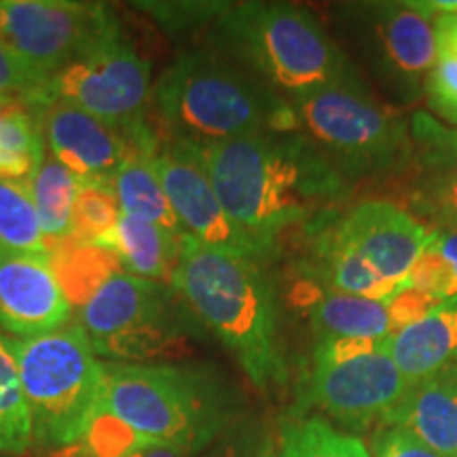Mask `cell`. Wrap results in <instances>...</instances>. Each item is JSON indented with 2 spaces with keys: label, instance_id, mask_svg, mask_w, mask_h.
Returning a JSON list of instances; mask_svg holds the SVG:
<instances>
[{
  "label": "cell",
  "instance_id": "16",
  "mask_svg": "<svg viewBox=\"0 0 457 457\" xmlns=\"http://www.w3.org/2000/svg\"><path fill=\"white\" fill-rule=\"evenodd\" d=\"M41 125L45 148L83 182L112 185L114 174L131 153L134 136L66 102L32 108Z\"/></svg>",
  "mask_w": 457,
  "mask_h": 457
},
{
  "label": "cell",
  "instance_id": "39",
  "mask_svg": "<svg viewBox=\"0 0 457 457\" xmlns=\"http://www.w3.org/2000/svg\"><path fill=\"white\" fill-rule=\"evenodd\" d=\"M256 457H278V455H276V451L271 449V445L265 441V445H262L261 451H259V455H256Z\"/></svg>",
  "mask_w": 457,
  "mask_h": 457
},
{
  "label": "cell",
  "instance_id": "25",
  "mask_svg": "<svg viewBox=\"0 0 457 457\" xmlns=\"http://www.w3.org/2000/svg\"><path fill=\"white\" fill-rule=\"evenodd\" d=\"M51 265L64 286L68 299L72 305L79 301V307L108 276L121 271L117 270V261L111 254L74 237L51 245Z\"/></svg>",
  "mask_w": 457,
  "mask_h": 457
},
{
  "label": "cell",
  "instance_id": "38",
  "mask_svg": "<svg viewBox=\"0 0 457 457\" xmlns=\"http://www.w3.org/2000/svg\"><path fill=\"white\" fill-rule=\"evenodd\" d=\"M129 457H193V455H187V453H182V451L163 447V445H148V447H142L140 451H136V453Z\"/></svg>",
  "mask_w": 457,
  "mask_h": 457
},
{
  "label": "cell",
  "instance_id": "35",
  "mask_svg": "<svg viewBox=\"0 0 457 457\" xmlns=\"http://www.w3.org/2000/svg\"><path fill=\"white\" fill-rule=\"evenodd\" d=\"M265 441H261L259 428L250 421L237 420L219 441L210 445L197 457H256Z\"/></svg>",
  "mask_w": 457,
  "mask_h": 457
},
{
  "label": "cell",
  "instance_id": "1",
  "mask_svg": "<svg viewBox=\"0 0 457 457\" xmlns=\"http://www.w3.org/2000/svg\"><path fill=\"white\" fill-rule=\"evenodd\" d=\"M195 153L228 216L273 248L290 228L327 225L350 195L347 176L299 129L261 131Z\"/></svg>",
  "mask_w": 457,
  "mask_h": 457
},
{
  "label": "cell",
  "instance_id": "27",
  "mask_svg": "<svg viewBox=\"0 0 457 457\" xmlns=\"http://www.w3.org/2000/svg\"><path fill=\"white\" fill-rule=\"evenodd\" d=\"M428 227H430V237L411 271L409 284L413 290H420L438 303L457 295V228L441 225Z\"/></svg>",
  "mask_w": 457,
  "mask_h": 457
},
{
  "label": "cell",
  "instance_id": "42",
  "mask_svg": "<svg viewBox=\"0 0 457 457\" xmlns=\"http://www.w3.org/2000/svg\"><path fill=\"white\" fill-rule=\"evenodd\" d=\"M455 457H457V455H455Z\"/></svg>",
  "mask_w": 457,
  "mask_h": 457
},
{
  "label": "cell",
  "instance_id": "2",
  "mask_svg": "<svg viewBox=\"0 0 457 457\" xmlns=\"http://www.w3.org/2000/svg\"><path fill=\"white\" fill-rule=\"evenodd\" d=\"M171 288L219 337L254 387L270 392L284 384L279 303L265 261L208 248L187 236Z\"/></svg>",
  "mask_w": 457,
  "mask_h": 457
},
{
  "label": "cell",
  "instance_id": "26",
  "mask_svg": "<svg viewBox=\"0 0 457 457\" xmlns=\"http://www.w3.org/2000/svg\"><path fill=\"white\" fill-rule=\"evenodd\" d=\"M45 155L38 119L17 104L0 121V179L28 182Z\"/></svg>",
  "mask_w": 457,
  "mask_h": 457
},
{
  "label": "cell",
  "instance_id": "29",
  "mask_svg": "<svg viewBox=\"0 0 457 457\" xmlns=\"http://www.w3.org/2000/svg\"><path fill=\"white\" fill-rule=\"evenodd\" d=\"M121 219V205L112 185L83 182L72 212V237L96 245L112 233Z\"/></svg>",
  "mask_w": 457,
  "mask_h": 457
},
{
  "label": "cell",
  "instance_id": "17",
  "mask_svg": "<svg viewBox=\"0 0 457 457\" xmlns=\"http://www.w3.org/2000/svg\"><path fill=\"white\" fill-rule=\"evenodd\" d=\"M390 356L411 386L457 364V295L438 301L390 339Z\"/></svg>",
  "mask_w": 457,
  "mask_h": 457
},
{
  "label": "cell",
  "instance_id": "32",
  "mask_svg": "<svg viewBox=\"0 0 457 457\" xmlns=\"http://www.w3.org/2000/svg\"><path fill=\"white\" fill-rule=\"evenodd\" d=\"M417 202L432 225L457 228V163L432 168L421 182Z\"/></svg>",
  "mask_w": 457,
  "mask_h": 457
},
{
  "label": "cell",
  "instance_id": "19",
  "mask_svg": "<svg viewBox=\"0 0 457 457\" xmlns=\"http://www.w3.org/2000/svg\"><path fill=\"white\" fill-rule=\"evenodd\" d=\"M185 237L155 222L121 212V219L111 236L96 244V248L111 254L123 273L171 286L174 273L179 270Z\"/></svg>",
  "mask_w": 457,
  "mask_h": 457
},
{
  "label": "cell",
  "instance_id": "20",
  "mask_svg": "<svg viewBox=\"0 0 457 457\" xmlns=\"http://www.w3.org/2000/svg\"><path fill=\"white\" fill-rule=\"evenodd\" d=\"M310 322L318 339L322 337L386 339L396 333L390 301L335 293L322 286H318L316 295L310 301Z\"/></svg>",
  "mask_w": 457,
  "mask_h": 457
},
{
  "label": "cell",
  "instance_id": "41",
  "mask_svg": "<svg viewBox=\"0 0 457 457\" xmlns=\"http://www.w3.org/2000/svg\"><path fill=\"white\" fill-rule=\"evenodd\" d=\"M451 125H457V117H455V119H453V123H451Z\"/></svg>",
  "mask_w": 457,
  "mask_h": 457
},
{
  "label": "cell",
  "instance_id": "11",
  "mask_svg": "<svg viewBox=\"0 0 457 457\" xmlns=\"http://www.w3.org/2000/svg\"><path fill=\"white\" fill-rule=\"evenodd\" d=\"M347 26L386 98L400 106L421 100L438 55L434 20L409 3H364L347 9Z\"/></svg>",
  "mask_w": 457,
  "mask_h": 457
},
{
  "label": "cell",
  "instance_id": "31",
  "mask_svg": "<svg viewBox=\"0 0 457 457\" xmlns=\"http://www.w3.org/2000/svg\"><path fill=\"white\" fill-rule=\"evenodd\" d=\"M409 128L421 159L430 168H447L457 163V125L441 123L434 114L417 111L411 117Z\"/></svg>",
  "mask_w": 457,
  "mask_h": 457
},
{
  "label": "cell",
  "instance_id": "14",
  "mask_svg": "<svg viewBox=\"0 0 457 457\" xmlns=\"http://www.w3.org/2000/svg\"><path fill=\"white\" fill-rule=\"evenodd\" d=\"M409 387L411 384L390 356L387 343L375 352L337 362L313 360L307 398L341 426L364 430L375 421L386 424Z\"/></svg>",
  "mask_w": 457,
  "mask_h": 457
},
{
  "label": "cell",
  "instance_id": "30",
  "mask_svg": "<svg viewBox=\"0 0 457 457\" xmlns=\"http://www.w3.org/2000/svg\"><path fill=\"white\" fill-rule=\"evenodd\" d=\"M233 3H174V0H151V3H134V9L151 17L155 24L170 37H187V34L202 30L210 26L220 15L231 9Z\"/></svg>",
  "mask_w": 457,
  "mask_h": 457
},
{
  "label": "cell",
  "instance_id": "28",
  "mask_svg": "<svg viewBox=\"0 0 457 457\" xmlns=\"http://www.w3.org/2000/svg\"><path fill=\"white\" fill-rule=\"evenodd\" d=\"M34 447L30 417L21 394L9 337L0 333V455H26Z\"/></svg>",
  "mask_w": 457,
  "mask_h": 457
},
{
  "label": "cell",
  "instance_id": "3",
  "mask_svg": "<svg viewBox=\"0 0 457 457\" xmlns=\"http://www.w3.org/2000/svg\"><path fill=\"white\" fill-rule=\"evenodd\" d=\"M151 119L163 138L195 148L296 129L288 102L208 45L180 51L159 74Z\"/></svg>",
  "mask_w": 457,
  "mask_h": 457
},
{
  "label": "cell",
  "instance_id": "10",
  "mask_svg": "<svg viewBox=\"0 0 457 457\" xmlns=\"http://www.w3.org/2000/svg\"><path fill=\"white\" fill-rule=\"evenodd\" d=\"M151 91V62L119 24L94 47L51 72L26 108L66 102L138 136L153 125Z\"/></svg>",
  "mask_w": 457,
  "mask_h": 457
},
{
  "label": "cell",
  "instance_id": "34",
  "mask_svg": "<svg viewBox=\"0 0 457 457\" xmlns=\"http://www.w3.org/2000/svg\"><path fill=\"white\" fill-rule=\"evenodd\" d=\"M424 94L434 114L445 119L447 125L457 117V54L438 49L434 66L428 72Z\"/></svg>",
  "mask_w": 457,
  "mask_h": 457
},
{
  "label": "cell",
  "instance_id": "36",
  "mask_svg": "<svg viewBox=\"0 0 457 457\" xmlns=\"http://www.w3.org/2000/svg\"><path fill=\"white\" fill-rule=\"evenodd\" d=\"M373 457H443L413 434L398 426H386L375 438Z\"/></svg>",
  "mask_w": 457,
  "mask_h": 457
},
{
  "label": "cell",
  "instance_id": "15",
  "mask_svg": "<svg viewBox=\"0 0 457 457\" xmlns=\"http://www.w3.org/2000/svg\"><path fill=\"white\" fill-rule=\"evenodd\" d=\"M72 313L51 254L0 250V333L9 339H34L68 327Z\"/></svg>",
  "mask_w": 457,
  "mask_h": 457
},
{
  "label": "cell",
  "instance_id": "13",
  "mask_svg": "<svg viewBox=\"0 0 457 457\" xmlns=\"http://www.w3.org/2000/svg\"><path fill=\"white\" fill-rule=\"evenodd\" d=\"M151 163L176 219L188 237L208 248L253 256L259 261H270L276 254L278 248L250 236L228 216L195 148L162 138L159 146L151 153Z\"/></svg>",
  "mask_w": 457,
  "mask_h": 457
},
{
  "label": "cell",
  "instance_id": "21",
  "mask_svg": "<svg viewBox=\"0 0 457 457\" xmlns=\"http://www.w3.org/2000/svg\"><path fill=\"white\" fill-rule=\"evenodd\" d=\"M121 212L134 219L155 222L171 233L187 236L180 227L168 195H165L155 168L151 163V153L134 151L125 159L112 179Z\"/></svg>",
  "mask_w": 457,
  "mask_h": 457
},
{
  "label": "cell",
  "instance_id": "8",
  "mask_svg": "<svg viewBox=\"0 0 457 457\" xmlns=\"http://www.w3.org/2000/svg\"><path fill=\"white\" fill-rule=\"evenodd\" d=\"M188 316L170 284L114 271L79 307L77 322L104 362L151 364L180 350Z\"/></svg>",
  "mask_w": 457,
  "mask_h": 457
},
{
  "label": "cell",
  "instance_id": "22",
  "mask_svg": "<svg viewBox=\"0 0 457 457\" xmlns=\"http://www.w3.org/2000/svg\"><path fill=\"white\" fill-rule=\"evenodd\" d=\"M81 185L83 180L45 148L41 165L28 180V188L51 245L72 237L74 202Z\"/></svg>",
  "mask_w": 457,
  "mask_h": 457
},
{
  "label": "cell",
  "instance_id": "40",
  "mask_svg": "<svg viewBox=\"0 0 457 457\" xmlns=\"http://www.w3.org/2000/svg\"><path fill=\"white\" fill-rule=\"evenodd\" d=\"M13 106H17V104H11V102H0V121H3L4 114H7ZM21 106H24V104H21Z\"/></svg>",
  "mask_w": 457,
  "mask_h": 457
},
{
  "label": "cell",
  "instance_id": "23",
  "mask_svg": "<svg viewBox=\"0 0 457 457\" xmlns=\"http://www.w3.org/2000/svg\"><path fill=\"white\" fill-rule=\"evenodd\" d=\"M279 457H373L362 438L322 417H290L279 426Z\"/></svg>",
  "mask_w": 457,
  "mask_h": 457
},
{
  "label": "cell",
  "instance_id": "37",
  "mask_svg": "<svg viewBox=\"0 0 457 457\" xmlns=\"http://www.w3.org/2000/svg\"><path fill=\"white\" fill-rule=\"evenodd\" d=\"M434 32H436L438 49L457 54V15L436 17L434 20Z\"/></svg>",
  "mask_w": 457,
  "mask_h": 457
},
{
  "label": "cell",
  "instance_id": "33",
  "mask_svg": "<svg viewBox=\"0 0 457 457\" xmlns=\"http://www.w3.org/2000/svg\"><path fill=\"white\" fill-rule=\"evenodd\" d=\"M49 72L21 60L0 43V102L28 104L47 83Z\"/></svg>",
  "mask_w": 457,
  "mask_h": 457
},
{
  "label": "cell",
  "instance_id": "6",
  "mask_svg": "<svg viewBox=\"0 0 457 457\" xmlns=\"http://www.w3.org/2000/svg\"><path fill=\"white\" fill-rule=\"evenodd\" d=\"M430 227L386 199H369L324 225L313 244L318 286L390 301L411 288Z\"/></svg>",
  "mask_w": 457,
  "mask_h": 457
},
{
  "label": "cell",
  "instance_id": "18",
  "mask_svg": "<svg viewBox=\"0 0 457 457\" xmlns=\"http://www.w3.org/2000/svg\"><path fill=\"white\" fill-rule=\"evenodd\" d=\"M443 457L457 455V364L411 386L386 420Z\"/></svg>",
  "mask_w": 457,
  "mask_h": 457
},
{
  "label": "cell",
  "instance_id": "9",
  "mask_svg": "<svg viewBox=\"0 0 457 457\" xmlns=\"http://www.w3.org/2000/svg\"><path fill=\"white\" fill-rule=\"evenodd\" d=\"M290 108L296 129L347 179L387 171L409 155V121L381 104L360 77L290 102Z\"/></svg>",
  "mask_w": 457,
  "mask_h": 457
},
{
  "label": "cell",
  "instance_id": "5",
  "mask_svg": "<svg viewBox=\"0 0 457 457\" xmlns=\"http://www.w3.org/2000/svg\"><path fill=\"white\" fill-rule=\"evenodd\" d=\"M102 409L153 445L197 457L239 420L237 398L212 370L104 362Z\"/></svg>",
  "mask_w": 457,
  "mask_h": 457
},
{
  "label": "cell",
  "instance_id": "4",
  "mask_svg": "<svg viewBox=\"0 0 457 457\" xmlns=\"http://www.w3.org/2000/svg\"><path fill=\"white\" fill-rule=\"evenodd\" d=\"M220 51L286 102L358 77L312 11L290 3H237L210 28Z\"/></svg>",
  "mask_w": 457,
  "mask_h": 457
},
{
  "label": "cell",
  "instance_id": "24",
  "mask_svg": "<svg viewBox=\"0 0 457 457\" xmlns=\"http://www.w3.org/2000/svg\"><path fill=\"white\" fill-rule=\"evenodd\" d=\"M0 250L51 254L28 182L0 179Z\"/></svg>",
  "mask_w": 457,
  "mask_h": 457
},
{
  "label": "cell",
  "instance_id": "12",
  "mask_svg": "<svg viewBox=\"0 0 457 457\" xmlns=\"http://www.w3.org/2000/svg\"><path fill=\"white\" fill-rule=\"evenodd\" d=\"M119 26L104 3L0 0V43L45 72H55Z\"/></svg>",
  "mask_w": 457,
  "mask_h": 457
},
{
  "label": "cell",
  "instance_id": "7",
  "mask_svg": "<svg viewBox=\"0 0 457 457\" xmlns=\"http://www.w3.org/2000/svg\"><path fill=\"white\" fill-rule=\"evenodd\" d=\"M34 447L49 455L79 443L98 413L104 360L98 358L77 320L34 339H9Z\"/></svg>",
  "mask_w": 457,
  "mask_h": 457
}]
</instances>
